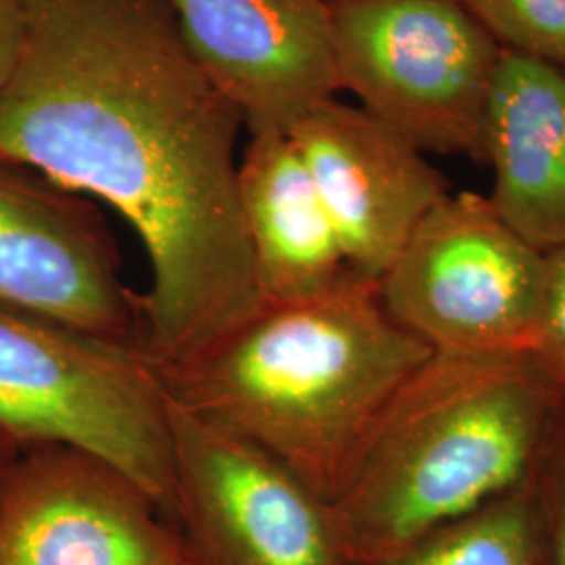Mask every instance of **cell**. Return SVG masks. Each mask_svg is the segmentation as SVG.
Returning <instances> with one entry per match:
<instances>
[{"instance_id":"ba28073f","label":"cell","mask_w":565,"mask_h":565,"mask_svg":"<svg viewBox=\"0 0 565 565\" xmlns=\"http://www.w3.org/2000/svg\"><path fill=\"white\" fill-rule=\"evenodd\" d=\"M0 565H191L141 486L74 448L21 452L0 488Z\"/></svg>"},{"instance_id":"4fadbf2b","label":"cell","mask_w":565,"mask_h":565,"mask_svg":"<svg viewBox=\"0 0 565 565\" xmlns=\"http://www.w3.org/2000/svg\"><path fill=\"white\" fill-rule=\"evenodd\" d=\"M237 182L264 302L321 296L352 273L340 235L289 135H249Z\"/></svg>"},{"instance_id":"8992f818","label":"cell","mask_w":565,"mask_h":565,"mask_svg":"<svg viewBox=\"0 0 565 565\" xmlns=\"http://www.w3.org/2000/svg\"><path fill=\"white\" fill-rule=\"evenodd\" d=\"M545 252L503 221L488 195L450 193L380 279L390 315L448 354H522L536 345Z\"/></svg>"},{"instance_id":"52a82bcc","label":"cell","mask_w":565,"mask_h":565,"mask_svg":"<svg viewBox=\"0 0 565 565\" xmlns=\"http://www.w3.org/2000/svg\"><path fill=\"white\" fill-rule=\"evenodd\" d=\"M172 522L191 565H352L331 503L172 403Z\"/></svg>"},{"instance_id":"5b68a950","label":"cell","mask_w":565,"mask_h":565,"mask_svg":"<svg viewBox=\"0 0 565 565\" xmlns=\"http://www.w3.org/2000/svg\"><path fill=\"white\" fill-rule=\"evenodd\" d=\"M338 88L424 153L486 163L501 44L461 0H329Z\"/></svg>"},{"instance_id":"8fae6325","label":"cell","mask_w":565,"mask_h":565,"mask_svg":"<svg viewBox=\"0 0 565 565\" xmlns=\"http://www.w3.org/2000/svg\"><path fill=\"white\" fill-rule=\"evenodd\" d=\"M289 139L340 235L345 260L380 281L450 184L424 151L363 107L335 97L306 114Z\"/></svg>"},{"instance_id":"9a60e30c","label":"cell","mask_w":565,"mask_h":565,"mask_svg":"<svg viewBox=\"0 0 565 565\" xmlns=\"http://www.w3.org/2000/svg\"><path fill=\"white\" fill-rule=\"evenodd\" d=\"M503 51L565 67V0H461Z\"/></svg>"},{"instance_id":"ac0fdd59","label":"cell","mask_w":565,"mask_h":565,"mask_svg":"<svg viewBox=\"0 0 565 565\" xmlns=\"http://www.w3.org/2000/svg\"><path fill=\"white\" fill-rule=\"evenodd\" d=\"M23 36V0H0V84L13 70Z\"/></svg>"},{"instance_id":"d6986e66","label":"cell","mask_w":565,"mask_h":565,"mask_svg":"<svg viewBox=\"0 0 565 565\" xmlns=\"http://www.w3.org/2000/svg\"><path fill=\"white\" fill-rule=\"evenodd\" d=\"M21 452L15 448V445L0 431V488L4 484L11 467L18 461Z\"/></svg>"},{"instance_id":"7a4b0ae2","label":"cell","mask_w":565,"mask_h":565,"mask_svg":"<svg viewBox=\"0 0 565 565\" xmlns=\"http://www.w3.org/2000/svg\"><path fill=\"white\" fill-rule=\"evenodd\" d=\"M431 352L390 315L380 281L352 270L321 296L264 302L160 373L172 403L333 503L387 406Z\"/></svg>"},{"instance_id":"277c9868","label":"cell","mask_w":565,"mask_h":565,"mask_svg":"<svg viewBox=\"0 0 565 565\" xmlns=\"http://www.w3.org/2000/svg\"><path fill=\"white\" fill-rule=\"evenodd\" d=\"M0 431L102 459L172 520V401L141 343L0 302Z\"/></svg>"},{"instance_id":"7c38bea8","label":"cell","mask_w":565,"mask_h":565,"mask_svg":"<svg viewBox=\"0 0 565 565\" xmlns=\"http://www.w3.org/2000/svg\"><path fill=\"white\" fill-rule=\"evenodd\" d=\"M488 195L525 242L565 245V67L503 51L488 103Z\"/></svg>"},{"instance_id":"30bf717a","label":"cell","mask_w":565,"mask_h":565,"mask_svg":"<svg viewBox=\"0 0 565 565\" xmlns=\"http://www.w3.org/2000/svg\"><path fill=\"white\" fill-rule=\"evenodd\" d=\"M249 135L289 130L338 95L329 0H168Z\"/></svg>"},{"instance_id":"5bb4252c","label":"cell","mask_w":565,"mask_h":565,"mask_svg":"<svg viewBox=\"0 0 565 565\" xmlns=\"http://www.w3.org/2000/svg\"><path fill=\"white\" fill-rule=\"evenodd\" d=\"M352 565H539L530 486L387 555Z\"/></svg>"},{"instance_id":"9c48e42d","label":"cell","mask_w":565,"mask_h":565,"mask_svg":"<svg viewBox=\"0 0 565 565\" xmlns=\"http://www.w3.org/2000/svg\"><path fill=\"white\" fill-rule=\"evenodd\" d=\"M0 302L141 343L139 294L97 202L2 153Z\"/></svg>"},{"instance_id":"2e32d148","label":"cell","mask_w":565,"mask_h":565,"mask_svg":"<svg viewBox=\"0 0 565 565\" xmlns=\"http://www.w3.org/2000/svg\"><path fill=\"white\" fill-rule=\"evenodd\" d=\"M539 565H565V396L530 482Z\"/></svg>"},{"instance_id":"e0dca14e","label":"cell","mask_w":565,"mask_h":565,"mask_svg":"<svg viewBox=\"0 0 565 565\" xmlns=\"http://www.w3.org/2000/svg\"><path fill=\"white\" fill-rule=\"evenodd\" d=\"M532 354L565 394V245L545 252V287Z\"/></svg>"},{"instance_id":"3957f363","label":"cell","mask_w":565,"mask_h":565,"mask_svg":"<svg viewBox=\"0 0 565 565\" xmlns=\"http://www.w3.org/2000/svg\"><path fill=\"white\" fill-rule=\"evenodd\" d=\"M564 396L532 352H431L331 503L350 559L387 555L527 488Z\"/></svg>"},{"instance_id":"6da1fadb","label":"cell","mask_w":565,"mask_h":565,"mask_svg":"<svg viewBox=\"0 0 565 565\" xmlns=\"http://www.w3.org/2000/svg\"><path fill=\"white\" fill-rule=\"evenodd\" d=\"M242 128L168 0H23L0 153L132 226L151 268L141 345L162 369L264 303L239 202Z\"/></svg>"}]
</instances>
